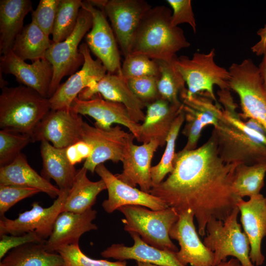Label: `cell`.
<instances>
[{
  "label": "cell",
  "mask_w": 266,
  "mask_h": 266,
  "mask_svg": "<svg viewBox=\"0 0 266 266\" xmlns=\"http://www.w3.org/2000/svg\"><path fill=\"white\" fill-rule=\"evenodd\" d=\"M215 55L213 48L207 53L195 52L192 58L184 55L174 58V63L187 85V97L205 93L219 104L214 86H218L220 90H230L229 71L216 64Z\"/></svg>",
  "instance_id": "5"
},
{
  "label": "cell",
  "mask_w": 266,
  "mask_h": 266,
  "mask_svg": "<svg viewBox=\"0 0 266 266\" xmlns=\"http://www.w3.org/2000/svg\"><path fill=\"white\" fill-rule=\"evenodd\" d=\"M265 199H266V198H265Z\"/></svg>",
  "instance_id": "51"
},
{
  "label": "cell",
  "mask_w": 266,
  "mask_h": 266,
  "mask_svg": "<svg viewBox=\"0 0 266 266\" xmlns=\"http://www.w3.org/2000/svg\"><path fill=\"white\" fill-rule=\"evenodd\" d=\"M81 8L88 10L92 16V27L86 36L90 50L101 62L109 73L120 75L122 66L117 41L105 14L88 0L82 1Z\"/></svg>",
  "instance_id": "15"
},
{
  "label": "cell",
  "mask_w": 266,
  "mask_h": 266,
  "mask_svg": "<svg viewBox=\"0 0 266 266\" xmlns=\"http://www.w3.org/2000/svg\"><path fill=\"white\" fill-rule=\"evenodd\" d=\"M71 108L80 115L93 118L96 127L108 129L113 124L122 125L130 130L137 141L139 138L141 124L132 119L127 108L121 103L103 100L96 95L88 100L76 98Z\"/></svg>",
  "instance_id": "20"
},
{
  "label": "cell",
  "mask_w": 266,
  "mask_h": 266,
  "mask_svg": "<svg viewBox=\"0 0 266 266\" xmlns=\"http://www.w3.org/2000/svg\"><path fill=\"white\" fill-rule=\"evenodd\" d=\"M45 242L28 243L13 249L1 260L0 266H63V258L47 251Z\"/></svg>",
  "instance_id": "30"
},
{
  "label": "cell",
  "mask_w": 266,
  "mask_h": 266,
  "mask_svg": "<svg viewBox=\"0 0 266 266\" xmlns=\"http://www.w3.org/2000/svg\"><path fill=\"white\" fill-rule=\"evenodd\" d=\"M30 0H0V53L10 51L17 36L24 28V19L33 11Z\"/></svg>",
  "instance_id": "27"
},
{
  "label": "cell",
  "mask_w": 266,
  "mask_h": 266,
  "mask_svg": "<svg viewBox=\"0 0 266 266\" xmlns=\"http://www.w3.org/2000/svg\"><path fill=\"white\" fill-rule=\"evenodd\" d=\"M228 70L230 89L240 100V117L255 120L266 130V90L258 66L251 59H246L232 64Z\"/></svg>",
  "instance_id": "6"
},
{
  "label": "cell",
  "mask_w": 266,
  "mask_h": 266,
  "mask_svg": "<svg viewBox=\"0 0 266 266\" xmlns=\"http://www.w3.org/2000/svg\"><path fill=\"white\" fill-rule=\"evenodd\" d=\"M79 51L84 56L81 68L60 84L53 96L49 99L51 110L69 109L72 102L85 89L100 81L107 71L101 62L92 57L86 43L79 46Z\"/></svg>",
  "instance_id": "14"
},
{
  "label": "cell",
  "mask_w": 266,
  "mask_h": 266,
  "mask_svg": "<svg viewBox=\"0 0 266 266\" xmlns=\"http://www.w3.org/2000/svg\"><path fill=\"white\" fill-rule=\"evenodd\" d=\"M82 2L80 0H60L51 34L53 42H62L72 33Z\"/></svg>",
  "instance_id": "36"
},
{
  "label": "cell",
  "mask_w": 266,
  "mask_h": 266,
  "mask_svg": "<svg viewBox=\"0 0 266 266\" xmlns=\"http://www.w3.org/2000/svg\"><path fill=\"white\" fill-rule=\"evenodd\" d=\"M83 120L71 108L50 110L35 127L33 142L45 140L57 148H66L82 140Z\"/></svg>",
  "instance_id": "12"
},
{
  "label": "cell",
  "mask_w": 266,
  "mask_h": 266,
  "mask_svg": "<svg viewBox=\"0 0 266 266\" xmlns=\"http://www.w3.org/2000/svg\"><path fill=\"white\" fill-rule=\"evenodd\" d=\"M212 133L225 163L253 165L266 162V146L237 128L223 114Z\"/></svg>",
  "instance_id": "9"
},
{
  "label": "cell",
  "mask_w": 266,
  "mask_h": 266,
  "mask_svg": "<svg viewBox=\"0 0 266 266\" xmlns=\"http://www.w3.org/2000/svg\"><path fill=\"white\" fill-rule=\"evenodd\" d=\"M185 122L183 110L175 119L166 140V146L160 162L152 166L151 177L152 187L161 183L165 176L173 170V161L175 155V145L180 129Z\"/></svg>",
  "instance_id": "35"
},
{
  "label": "cell",
  "mask_w": 266,
  "mask_h": 266,
  "mask_svg": "<svg viewBox=\"0 0 266 266\" xmlns=\"http://www.w3.org/2000/svg\"><path fill=\"white\" fill-rule=\"evenodd\" d=\"M140 205H126L118 210L123 214L124 230L135 232L148 244L158 249L176 252L178 248L172 242L169 231L179 219V214L171 207L153 210Z\"/></svg>",
  "instance_id": "4"
},
{
  "label": "cell",
  "mask_w": 266,
  "mask_h": 266,
  "mask_svg": "<svg viewBox=\"0 0 266 266\" xmlns=\"http://www.w3.org/2000/svg\"><path fill=\"white\" fill-rule=\"evenodd\" d=\"M100 94L104 100L123 104L132 119L136 123L143 122L146 104L133 92L127 82L121 75L106 73L94 85L84 89L78 98L88 100Z\"/></svg>",
  "instance_id": "18"
},
{
  "label": "cell",
  "mask_w": 266,
  "mask_h": 266,
  "mask_svg": "<svg viewBox=\"0 0 266 266\" xmlns=\"http://www.w3.org/2000/svg\"><path fill=\"white\" fill-rule=\"evenodd\" d=\"M97 214V211L92 208L82 213L61 212L45 243L46 250L54 253L63 247L78 244L82 234L98 229L97 226L92 222Z\"/></svg>",
  "instance_id": "22"
},
{
  "label": "cell",
  "mask_w": 266,
  "mask_h": 266,
  "mask_svg": "<svg viewBox=\"0 0 266 266\" xmlns=\"http://www.w3.org/2000/svg\"><path fill=\"white\" fill-rule=\"evenodd\" d=\"M266 162L253 165L238 164L235 168L233 188L240 198L260 194L264 185Z\"/></svg>",
  "instance_id": "32"
},
{
  "label": "cell",
  "mask_w": 266,
  "mask_h": 266,
  "mask_svg": "<svg viewBox=\"0 0 266 266\" xmlns=\"http://www.w3.org/2000/svg\"><path fill=\"white\" fill-rule=\"evenodd\" d=\"M237 206L244 233L250 242V259L255 266H261L265 261L261 243L266 235V199L260 194L250 198L248 201L240 200Z\"/></svg>",
  "instance_id": "23"
},
{
  "label": "cell",
  "mask_w": 266,
  "mask_h": 266,
  "mask_svg": "<svg viewBox=\"0 0 266 266\" xmlns=\"http://www.w3.org/2000/svg\"><path fill=\"white\" fill-rule=\"evenodd\" d=\"M159 66L155 60L142 54H130L125 58L120 75L125 80L147 76L159 77Z\"/></svg>",
  "instance_id": "38"
},
{
  "label": "cell",
  "mask_w": 266,
  "mask_h": 266,
  "mask_svg": "<svg viewBox=\"0 0 266 266\" xmlns=\"http://www.w3.org/2000/svg\"><path fill=\"white\" fill-rule=\"evenodd\" d=\"M155 61L159 69L158 89L161 99L171 104H181L180 94L187 88L185 81L176 66L174 59L171 62Z\"/></svg>",
  "instance_id": "33"
},
{
  "label": "cell",
  "mask_w": 266,
  "mask_h": 266,
  "mask_svg": "<svg viewBox=\"0 0 266 266\" xmlns=\"http://www.w3.org/2000/svg\"><path fill=\"white\" fill-rule=\"evenodd\" d=\"M42 160L41 175L49 180L53 179L60 190H69L72 187L77 170L68 161L65 148H57L48 141L40 142Z\"/></svg>",
  "instance_id": "28"
},
{
  "label": "cell",
  "mask_w": 266,
  "mask_h": 266,
  "mask_svg": "<svg viewBox=\"0 0 266 266\" xmlns=\"http://www.w3.org/2000/svg\"><path fill=\"white\" fill-rule=\"evenodd\" d=\"M60 0H40L32 12L33 20L48 36L52 34Z\"/></svg>",
  "instance_id": "42"
},
{
  "label": "cell",
  "mask_w": 266,
  "mask_h": 266,
  "mask_svg": "<svg viewBox=\"0 0 266 266\" xmlns=\"http://www.w3.org/2000/svg\"><path fill=\"white\" fill-rule=\"evenodd\" d=\"M41 191L35 188L14 185H0V216L19 201Z\"/></svg>",
  "instance_id": "40"
},
{
  "label": "cell",
  "mask_w": 266,
  "mask_h": 266,
  "mask_svg": "<svg viewBox=\"0 0 266 266\" xmlns=\"http://www.w3.org/2000/svg\"><path fill=\"white\" fill-rule=\"evenodd\" d=\"M212 266H243L240 261L235 258L228 261H222L218 264Z\"/></svg>",
  "instance_id": "49"
},
{
  "label": "cell",
  "mask_w": 266,
  "mask_h": 266,
  "mask_svg": "<svg viewBox=\"0 0 266 266\" xmlns=\"http://www.w3.org/2000/svg\"><path fill=\"white\" fill-rule=\"evenodd\" d=\"M224 117L237 128L266 146V133L257 132L247 127L236 111L237 105L233 101H227L222 105Z\"/></svg>",
  "instance_id": "44"
},
{
  "label": "cell",
  "mask_w": 266,
  "mask_h": 266,
  "mask_svg": "<svg viewBox=\"0 0 266 266\" xmlns=\"http://www.w3.org/2000/svg\"><path fill=\"white\" fill-rule=\"evenodd\" d=\"M66 156L70 163L74 166L86 160L92 153V147L88 143L80 140L65 148Z\"/></svg>",
  "instance_id": "46"
},
{
  "label": "cell",
  "mask_w": 266,
  "mask_h": 266,
  "mask_svg": "<svg viewBox=\"0 0 266 266\" xmlns=\"http://www.w3.org/2000/svg\"><path fill=\"white\" fill-rule=\"evenodd\" d=\"M57 253L64 260L63 266H127L126 261L111 262L92 259L83 253L78 244L63 247Z\"/></svg>",
  "instance_id": "39"
},
{
  "label": "cell",
  "mask_w": 266,
  "mask_h": 266,
  "mask_svg": "<svg viewBox=\"0 0 266 266\" xmlns=\"http://www.w3.org/2000/svg\"><path fill=\"white\" fill-rule=\"evenodd\" d=\"M51 110L49 99L24 85L5 87L0 95V128L30 135Z\"/></svg>",
  "instance_id": "3"
},
{
  "label": "cell",
  "mask_w": 266,
  "mask_h": 266,
  "mask_svg": "<svg viewBox=\"0 0 266 266\" xmlns=\"http://www.w3.org/2000/svg\"><path fill=\"white\" fill-rule=\"evenodd\" d=\"M239 212L237 206L225 221L212 218L206 225L203 244L214 253L213 265L232 256L243 266H256L250 259L248 238L237 222Z\"/></svg>",
  "instance_id": "7"
},
{
  "label": "cell",
  "mask_w": 266,
  "mask_h": 266,
  "mask_svg": "<svg viewBox=\"0 0 266 266\" xmlns=\"http://www.w3.org/2000/svg\"><path fill=\"white\" fill-rule=\"evenodd\" d=\"M46 240L33 232L21 235L3 234L0 239V259L1 260L11 250L31 242H45Z\"/></svg>",
  "instance_id": "45"
},
{
  "label": "cell",
  "mask_w": 266,
  "mask_h": 266,
  "mask_svg": "<svg viewBox=\"0 0 266 266\" xmlns=\"http://www.w3.org/2000/svg\"><path fill=\"white\" fill-rule=\"evenodd\" d=\"M0 185H14L38 189L51 198H57L61 190L39 175L29 164L22 153L10 164L0 167Z\"/></svg>",
  "instance_id": "26"
},
{
  "label": "cell",
  "mask_w": 266,
  "mask_h": 266,
  "mask_svg": "<svg viewBox=\"0 0 266 266\" xmlns=\"http://www.w3.org/2000/svg\"><path fill=\"white\" fill-rule=\"evenodd\" d=\"M92 27L91 13L81 8L76 27L72 33L62 42L52 41L45 57L52 65L53 69L49 99L54 94L64 76L72 75L83 66L84 58L79 51V43Z\"/></svg>",
  "instance_id": "8"
},
{
  "label": "cell",
  "mask_w": 266,
  "mask_h": 266,
  "mask_svg": "<svg viewBox=\"0 0 266 266\" xmlns=\"http://www.w3.org/2000/svg\"><path fill=\"white\" fill-rule=\"evenodd\" d=\"M0 71L14 75L16 80L48 98L50 84L53 75L52 65L45 59L28 64L11 50L0 58Z\"/></svg>",
  "instance_id": "19"
},
{
  "label": "cell",
  "mask_w": 266,
  "mask_h": 266,
  "mask_svg": "<svg viewBox=\"0 0 266 266\" xmlns=\"http://www.w3.org/2000/svg\"><path fill=\"white\" fill-rule=\"evenodd\" d=\"M194 215L190 210L179 214V219L169 231L171 239L178 242L180 250L175 252L183 266H212L214 255L200 240L194 223Z\"/></svg>",
  "instance_id": "17"
},
{
  "label": "cell",
  "mask_w": 266,
  "mask_h": 266,
  "mask_svg": "<svg viewBox=\"0 0 266 266\" xmlns=\"http://www.w3.org/2000/svg\"><path fill=\"white\" fill-rule=\"evenodd\" d=\"M95 172L104 182L108 198L102 207L107 213H111L126 205H140L151 210H160L168 206L158 197L132 187L118 179L103 164L98 165Z\"/></svg>",
  "instance_id": "16"
},
{
  "label": "cell",
  "mask_w": 266,
  "mask_h": 266,
  "mask_svg": "<svg viewBox=\"0 0 266 266\" xmlns=\"http://www.w3.org/2000/svg\"><path fill=\"white\" fill-rule=\"evenodd\" d=\"M160 146L159 143L152 140L137 145L132 140L129 143L126 154L122 162L123 171L115 174L124 183L150 193L152 188L151 177V161L155 152Z\"/></svg>",
  "instance_id": "21"
},
{
  "label": "cell",
  "mask_w": 266,
  "mask_h": 266,
  "mask_svg": "<svg viewBox=\"0 0 266 266\" xmlns=\"http://www.w3.org/2000/svg\"><path fill=\"white\" fill-rule=\"evenodd\" d=\"M173 12L171 24L174 27L187 23L192 28L195 33L197 32V25L190 0H167Z\"/></svg>",
  "instance_id": "43"
},
{
  "label": "cell",
  "mask_w": 266,
  "mask_h": 266,
  "mask_svg": "<svg viewBox=\"0 0 266 266\" xmlns=\"http://www.w3.org/2000/svg\"><path fill=\"white\" fill-rule=\"evenodd\" d=\"M129 233L134 241L133 246L113 244L101 252V256L120 261L133 260L159 266H184L177 259L175 252L161 250L148 244L135 232Z\"/></svg>",
  "instance_id": "25"
},
{
  "label": "cell",
  "mask_w": 266,
  "mask_h": 266,
  "mask_svg": "<svg viewBox=\"0 0 266 266\" xmlns=\"http://www.w3.org/2000/svg\"><path fill=\"white\" fill-rule=\"evenodd\" d=\"M152 7L144 0H107L102 10L124 57L130 54L134 35L144 14Z\"/></svg>",
  "instance_id": "13"
},
{
  "label": "cell",
  "mask_w": 266,
  "mask_h": 266,
  "mask_svg": "<svg viewBox=\"0 0 266 266\" xmlns=\"http://www.w3.org/2000/svg\"><path fill=\"white\" fill-rule=\"evenodd\" d=\"M33 142L32 137L16 132L0 131V167L12 163L22 150Z\"/></svg>",
  "instance_id": "37"
},
{
  "label": "cell",
  "mask_w": 266,
  "mask_h": 266,
  "mask_svg": "<svg viewBox=\"0 0 266 266\" xmlns=\"http://www.w3.org/2000/svg\"><path fill=\"white\" fill-rule=\"evenodd\" d=\"M69 190H61L58 197L49 207H43L38 202H34L30 210L20 213L16 219L0 216V235H21L33 232L46 240L52 233L56 219L62 212Z\"/></svg>",
  "instance_id": "11"
},
{
  "label": "cell",
  "mask_w": 266,
  "mask_h": 266,
  "mask_svg": "<svg viewBox=\"0 0 266 266\" xmlns=\"http://www.w3.org/2000/svg\"><path fill=\"white\" fill-rule=\"evenodd\" d=\"M158 79L159 77L147 76L126 81L133 92L146 105L161 99L158 89Z\"/></svg>",
  "instance_id": "41"
},
{
  "label": "cell",
  "mask_w": 266,
  "mask_h": 266,
  "mask_svg": "<svg viewBox=\"0 0 266 266\" xmlns=\"http://www.w3.org/2000/svg\"><path fill=\"white\" fill-rule=\"evenodd\" d=\"M52 40L33 21L24 26L17 36L11 51L18 57L32 62L45 59Z\"/></svg>",
  "instance_id": "31"
},
{
  "label": "cell",
  "mask_w": 266,
  "mask_h": 266,
  "mask_svg": "<svg viewBox=\"0 0 266 266\" xmlns=\"http://www.w3.org/2000/svg\"><path fill=\"white\" fill-rule=\"evenodd\" d=\"M82 140L92 147L91 155L87 159L83 167L92 173L96 167L104 162H122L129 143L135 138L131 133L123 130L119 125L104 129L93 126L86 122L82 125Z\"/></svg>",
  "instance_id": "10"
},
{
  "label": "cell",
  "mask_w": 266,
  "mask_h": 266,
  "mask_svg": "<svg viewBox=\"0 0 266 266\" xmlns=\"http://www.w3.org/2000/svg\"><path fill=\"white\" fill-rule=\"evenodd\" d=\"M84 167L78 169L72 187L65 200L62 211L82 213L92 209L98 195L106 189L103 180L92 181Z\"/></svg>",
  "instance_id": "29"
},
{
  "label": "cell",
  "mask_w": 266,
  "mask_h": 266,
  "mask_svg": "<svg viewBox=\"0 0 266 266\" xmlns=\"http://www.w3.org/2000/svg\"><path fill=\"white\" fill-rule=\"evenodd\" d=\"M144 121L140 125L138 142L147 143L152 140L159 143L160 146L166 144V140L172 124L183 104H173L160 99L146 105Z\"/></svg>",
  "instance_id": "24"
},
{
  "label": "cell",
  "mask_w": 266,
  "mask_h": 266,
  "mask_svg": "<svg viewBox=\"0 0 266 266\" xmlns=\"http://www.w3.org/2000/svg\"><path fill=\"white\" fill-rule=\"evenodd\" d=\"M258 67L266 90V50L263 54L262 61L259 65Z\"/></svg>",
  "instance_id": "48"
},
{
  "label": "cell",
  "mask_w": 266,
  "mask_h": 266,
  "mask_svg": "<svg viewBox=\"0 0 266 266\" xmlns=\"http://www.w3.org/2000/svg\"><path fill=\"white\" fill-rule=\"evenodd\" d=\"M171 15V10L166 6L152 7L140 22L130 54L171 62L178 51L189 47L182 29L172 25Z\"/></svg>",
  "instance_id": "2"
},
{
  "label": "cell",
  "mask_w": 266,
  "mask_h": 266,
  "mask_svg": "<svg viewBox=\"0 0 266 266\" xmlns=\"http://www.w3.org/2000/svg\"><path fill=\"white\" fill-rule=\"evenodd\" d=\"M259 41L251 47L253 53L257 56L263 55L266 50V24L257 32Z\"/></svg>",
  "instance_id": "47"
},
{
  "label": "cell",
  "mask_w": 266,
  "mask_h": 266,
  "mask_svg": "<svg viewBox=\"0 0 266 266\" xmlns=\"http://www.w3.org/2000/svg\"><path fill=\"white\" fill-rule=\"evenodd\" d=\"M238 164H227L221 159L211 133L200 147L176 153L173 171L165 181L153 186L150 194L178 214L191 211L199 233L203 236L211 219L225 221L242 199L233 188Z\"/></svg>",
  "instance_id": "1"
},
{
  "label": "cell",
  "mask_w": 266,
  "mask_h": 266,
  "mask_svg": "<svg viewBox=\"0 0 266 266\" xmlns=\"http://www.w3.org/2000/svg\"><path fill=\"white\" fill-rule=\"evenodd\" d=\"M137 266H159L150 264V263L138 262H137Z\"/></svg>",
  "instance_id": "50"
},
{
  "label": "cell",
  "mask_w": 266,
  "mask_h": 266,
  "mask_svg": "<svg viewBox=\"0 0 266 266\" xmlns=\"http://www.w3.org/2000/svg\"><path fill=\"white\" fill-rule=\"evenodd\" d=\"M183 105L186 123L182 133L187 138V141L182 150H192L197 148L203 129L214 124L215 116L208 109H195Z\"/></svg>",
  "instance_id": "34"
}]
</instances>
